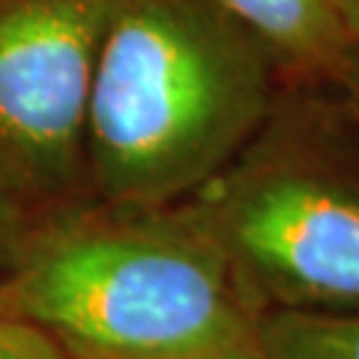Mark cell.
Wrapping results in <instances>:
<instances>
[{
	"label": "cell",
	"mask_w": 359,
	"mask_h": 359,
	"mask_svg": "<svg viewBox=\"0 0 359 359\" xmlns=\"http://www.w3.org/2000/svg\"><path fill=\"white\" fill-rule=\"evenodd\" d=\"M32 226V218L27 216L22 208L13 203V197L3 187H0V258H6L13 253V248L19 245V240L27 234V229Z\"/></svg>",
	"instance_id": "obj_8"
},
{
	"label": "cell",
	"mask_w": 359,
	"mask_h": 359,
	"mask_svg": "<svg viewBox=\"0 0 359 359\" xmlns=\"http://www.w3.org/2000/svg\"><path fill=\"white\" fill-rule=\"evenodd\" d=\"M258 346L269 359H359V314H261Z\"/></svg>",
	"instance_id": "obj_6"
},
{
	"label": "cell",
	"mask_w": 359,
	"mask_h": 359,
	"mask_svg": "<svg viewBox=\"0 0 359 359\" xmlns=\"http://www.w3.org/2000/svg\"><path fill=\"white\" fill-rule=\"evenodd\" d=\"M283 83L218 0H117L90 86L88 192L117 208L189 200L256 136Z\"/></svg>",
	"instance_id": "obj_2"
},
{
	"label": "cell",
	"mask_w": 359,
	"mask_h": 359,
	"mask_svg": "<svg viewBox=\"0 0 359 359\" xmlns=\"http://www.w3.org/2000/svg\"><path fill=\"white\" fill-rule=\"evenodd\" d=\"M335 6H338V13H341L351 40L359 46V0H335Z\"/></svg>",
	"instance_id": "obj_11"
},
{
	"label": "cell",
	"mask_w": 359,
	"mask_h": 359,
	"mask_svg": "<svg viewBox=\"0 0 359 359\" xmlns=\"http://www.w3.org/2000/svg\"><path fill=\"white\" fill-rule=\"evenodd\" d=\"M192 200L258 314H359V130L333 86L285 80Z\"/></svg>",
	"instance_id": "obj_3"
},
{
	"label": "cell",
	"mask_w": 359,
	"mask_h": 359,
	"mask_svg": "<svg viewBox=\"0 0 359 359\" xmlns=\"http://www.w3.org/2000/svg\"><path fill=\"white\" fill-rule=\"evenodd\" d=\"M333 90L338 93V99L346 107L351 123L359 130V46L351 48L344 67L338 69V75L333 80Z\"/></svg>",
	"instance_id": "obj_9"
},
{
	"label": "cell",
	"mask_w": 359,
	"mask_h": 359,
	"mask_svg": "<svg viewBox=\"0 0 359 359\" xmlns=\"http://www.w3.org/2000/svg\"><path fill=\"white\" fill-rule=\"evenodd\" d=\"M0 348L8 359H72L51 335L0 314Z\"/></svg>",
	"instance_id": "obj_7"
},
{
	"label": "cell",
	"mask_w": 359,
	"mask_h": 359,
	"mask_svg": "<svg viewBox=\"0 0 359 359\" xmlns=\"http://www.w3.org/2000/svg\"><path fill=\"white\" fill-rule=\"evenodd\" d=\"M117 0H0V187L32 221L83 203L93 69Z\"/></svg>",
	"instance_id": "obj_4"
},
{
	"label": "cell",
	"mask_w": 359,
	"mask_h": 359,
	"mask_svg": "<svg viewBox=\"0 0 359 359\" xmlns=\"http://www.w3.org/2000/svg\"><path fill=\"white\" fill-rule=\"evenodd\" d=\"M0 314L72 359L200 357L256 344L261 320L192 197L32 221L6 258Z\"/></svg>",
	"instance_id": "obj_1"
},
{
	"label": "cell",
	"mask_w": 359,
	"mask_h": 359,
	"mask_svg": "<svg viewBox=\"0 0 359 359\" xmlns=\"http://www.w3.org/2000/svg\"><path fill=\"white\" fill-rule=\"evenodd\" d=\"M187 359H269L261 346L256 344H248V346L226 348V351H213V354H200V357H187Z\"/></svg>",
	"instance_id": "obj_10"
},
{
	"label": "cell",
	"mask_w": 359,
	"mask_h": 359,
	"mask_svg": "<svg viewBox=\"0 0 359 359\" xmlns=\"http://www.w3.org/2000/svg\"><path fill=\"white\" fill-rule=\"evenodd\" d=\"M0 359H8V357H6V354H3V348H0Z\"/></svg>",
	"instance_id": "obj_12"
},
{
	"label": "cell",
	"mask_w": 359,
	"mask_h": 359,
	"mask_svg": "<svg viewBox=\"0 0 359 359\" xmlns=\"http://www.w3.org/2000/svg\"><path fill=\"white\" fill-rule=\"evenodd\" d=\"M287 83L330 86L354 48L335 0H218Z\"/></svg>",
	"instance_id": "obj_5"
}]
</instances>
